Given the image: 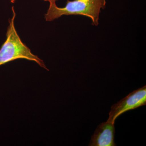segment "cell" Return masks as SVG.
<instances>
[{
    "label": "cell",
    "mask_w": 146,
    "mask_h": 146,
    "mask_svg": "<svg viewBox=\"0 0 146 146\" xmlns=\"http://www.w3.org/2000/svg\"><path fill=\"white\" fill-rule=\"evenodd\" d=\"M146 104V86L134 90L112 106L107 121L115 124L118 117L128 110L138 108Z\"/></svg>",
    "instance_id": "3"
},
{
    "label": "cell",
    "mask_w": 146,
    "mask_h": 146,
    "mask_svg": "<svg viewBox=\"0 0 146 146\" xmlns=\"http://www.w3.org/2000/svg\"><path fill=\"white\" fill-rule=\"evenodd\" d=\"M114 123L110 122L102 123L98 126L91 139L90 146H115Z\"/></svg>",
    "instance_id": "4"
},
{
    "label": "cell",
    "mask_w": 146,
    "mask_h": 146,
    "mask_svg": "<svg viewBox=\"0 0 146 146\" xmlns=\"http://www.w3.org/2000/svg\"><path fill=\"white\" fill-rule=\"evenodd\" d=\"M13 16L9 19L7 28L6 39L0 49V66L18 59H25L35 61L40 66L48 70L44 61L23 43L16 31L14 25L16 14L12 7Z\"/></svg>",
    "instance_id": "2"
},
{
    "label": "cell",
    "mask_w": 146,
    "mask_h": 146,
    "mask_svg": "<svg viewBox=\"0 0 146 146\" xmlns=\"http://www.w3.org/2000/svg\"><path fill=\"white\" fill-rule=\"evenodd\" d=\"M106 5V0H68L63 7H58L56 3H50L45 19L46 21H52L63 16L80 15L90 18L92 25L98 26L101 10Z\"/></svg>",
    "instance_id": "1"
},
{
    "label": "cell",
    "mask_w": 146,
    "mask_h": 146,
    "mask_svg": "<svg viewBox=\"0 0 146 146\" xmlns=\"http://www.w3.org/2000/svg\"><path fill=\"white\" fill-rule=\"evenodd\" d=\"M42 1H48L50 3H56V2L58 0H42Z\"/></svg>",
    "instance_id": "5"
}]
</instances>
